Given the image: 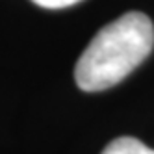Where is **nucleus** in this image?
I'll list each match as a JSON object with an SVG mask.
<instances>
[{"instance_id":"obj_1","label":"nucleus","mask_w":154,"mask_h":154,"mask_svg":"<svg viewBox=\"0 0 154 154\" xmlns=\"http://www.w3.org/2000/svg\"><path fill=\"white\" fill-rule=\"evenodd\" d=\"M154 47L152 20L139 11H128L95 34L74 67L82 91H104L123 82L147 60Z\"/></svg>"},{"instance_id":"obj_2","label":"nucleus","mask_w":154,"mask_h":154,"mask_svg":"<svg viewBox=\"0 0 154 154\" xmlns=\"http://www.w3.org/2000/svg\"><path fill=\"white\" fill-rule=\"evenodd\" d=\"M100 154H154V149L136 137H117L109 141Z\"/></svg>"},{"instance_id":"obj_3","label":"nucleus","mask_w":154,"mask_h":154,"mask_svg":"<svg viewBox=\"0 0 154 154\" xmlns=\"http://www.w3.org/2000/svg\"><path fill=\"white\" fill-rule=\"evenodd\" d=\"M41 8H48V9H61V8H69L82 2V0H32Z\"/></svg>"}]
</instances>
